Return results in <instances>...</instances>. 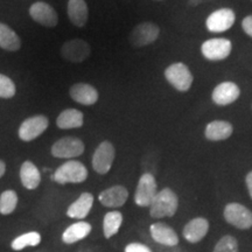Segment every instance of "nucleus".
I'll list each match as a JSON object with an SVG mask.
<instances>
[{"label":"nucleus","mask_w":252,"mask_h":252,"mask_svg":"<svg viewBox=\"0 0 252 252\" xmlns=\"http://www.w3.org/2000/svg\"><path fill=\"white\" fill-rule=\"evenodd\" d=\"M17 93L14 82L11 78L0 74V98H12Z\"/></svg>","instance_id":"nucleus-30"},{"label":"nucleus","mask_w":252,"mask_h":252,"mask_svg":"<svg viewBox=\"0 0 252 252\" xmlns=\"http://www.w3.org/2000/svg\"><path fill=\"white\" fill-rule=\"evenodd\" d=\"M41 242V235L36 231L27 232V234H24L19 236L12 242V249L15 251H21L23 249L27 247H37Z\"/></svg>","instance_id":"nucleus-27"},{"label":"nucleus","mask_w":252,"mask_h":252,"mask_svg":"<svg viewBox=\"0 0 252 252\" xmlns=\"http://www.w3.org/2000/svg\"><path fill=\"white\" fill-rule=\"evenodd\" d=\"M128 191L124 186H112L99 194L98 200L104 207L119 208L127 201Z\"/></svg>","instance_id":"nucleus-17"},{"label":"nucleus","mask_w":252,"mask_h":252,"mask_svg":"<svg viewBox=\"0 0 252 252\" xmlns=\"http://www.w3.org/2000/svg\"><path fill=\"white\" fill-rule=\"evenodd\" d=\"M49 122L46 116L37 115L27 118L19 127V138L23 141H32L40 137L48 127Z\"/></svg>","instance_id":"nucleus-9"},{"label":"nucleus","mask_w":252,"mask_h":252,"mask_svg":"<svg viewBox=\"0 0 252 252\" xmlns=\"http://www.w3.org/2000/svg\"><path fill=\"white\" fill-rule=\"evenodd\" d=\"M209 230V222L203 217H196V219L190 220L184 226L182 235L185 239L189 243H198L206 237Z\"/></svg>","instance_id":"nucleus-16"},{"label":"nucleus","mask_w":252,"mask_h":252,"mask_svg":"<svg viewBox=\"0 0 252 252\" xmlns=\"http://www.w3.org/2000/svg\"><path fill=\"white\" fill-rule=\"evenodd\" d=\"M235 12L230 8H220L213 12L206 20L207 30L212 33H223L235 24Z\"/></svg>","instance_id":"nucleus-12"},{"label":"nucleus","mask_w":252,"mask_h":252,"mask_svg":"<svg viewBox=\"0 0 252 252\" xmlns=\"http://www.w3.org/2000/svg\"><path fill=\"white\" fill-rule=\"evenodd\" d=\"M91 48L87 41L81 39L69 40L61 47V56L69 62L81 63L89 58Z\"/></svg>","instance_id":"nucleus-10"},{"label":"nucleus","mask_w":252,"mask_h":252,"mask_svg":"<svg viewBox=\"0 0 252 252\" xmlns=\"http://www.w3.org/2000/svg\"><path fill=\"white\" fill-rule=\"evenodd\" d=\"M123 224V215L119 212H109L103 220V232L105 238H111L121 229Z\"/></svg>","instance_id":"nucleus-26"},{"label":"nucleus","mask_w":252,"mask_h":252,"mask_svg":"<svg viewBox=\"0 0 252 252\" xmlns=\"http://www.w3.org/2000/svg\"><path fill=\"white\" fill-rule=\"evenodd\" d=\"M84 152V144L80 138L64 137L52 146V154L60 159H70L80 157Z\"/></svg>","instance_id":"nucleus-8"},{"label":"nucleus","mask_w":252,"mask_h":252,"mask_svg":"<svg viewBox=\"0 0 252 252\" xmlns=\"http://www.w3.org/2000/svg\"><path fill=\"white\" fill-rule=\"evenodd\" d=\"M30 15L34 21L45 27H55L59 23L55 9L43 1L34 2L30 8Z\"/></svg>","instance_id":"nucleus-14"},{"label":"nucleus","mask_w":252,"mask_h":252,"mask_svg":"<svg viewBox=\"0 0 252 252\" xmlns=\"http://www.w3.org/2000/svg\"><path fill=\"white\" fill-rule=\"evenodd\" d=\"M124 252H153L151 248L141 243H130L126 245Z\"/></svg>","instance_id":"nucleus-31"},{"label":"nucleus","mask_w":252,"mask_h":252,"mask_svg":"<svg viewBox=\"0 0 252 252\" xmlns=\"http://www.w3.org/2000/svg\"><path fill=\"white\" fill-rule=\"evenodd\" d=\"M158 194L156 178L150 173H145L138 181L134 193V202L139 207H150Z\"/></svg>","instance_id":"nucleus-4"},{"label":"nucleus","mask_w":252,"mask_h":252,"mask_svg":"<svg viewBox=\"0 0 252 252\" xmlns=\"http://www.w3.org/2000/svg\"><path fill=\"white\" fill-rule=\"evenodd\" d=\"M165 77L174 89L181 91V93H186L190 89L194 81V77L189 68L182 62H175L169 67H167L165 70Z\"/></svg>","instance_id":"nucleus-3"},{"label":"nucleus","mask_w":252,"mask_h":252,"mask_svg":"<svg viewBox=\"0 0 252 252\" xmlns=\"http://www.w3.org/2000/svg\"><path fill=\"white\" fill-rule=\"evenodd\" d=\"M88 178V169L83 163L76 160H69L56 169L52 175V180L56 184H81Z\"/></svg>","instance_id":"nucleus-2"},{"label":"nucleus","mask_w":252,"mask_h":252,"mask_svg":"<svg viewBox=\"0 0 252 252\" xmlns=\"http://www.w3.org/2000/svg\"><path fill=\"white\" fill-rule=\"evenodd\" d=\"M94 206V196L90 193H83L80 195L75 202L69 206L67 210V215L70 219L83 220L90 213L91 208Z\"/></svg>","instance_id":"nucleus-20"},{"label":"nucleus","mask_w":252,"mask_h":252,"mask_svg":"<svg viewBox=\"0 0 252 252\" xmlns=\"http://www.w3.org/2000/svg\"><path fill=\"white\" fill-rule=\"evenodd\" d=\"M213 252H238V242L232 236L226 235L217 242Z\"/></svg>","instance_id":"nucleus-29"},{"label":"nucleus","mask_w":252,"mask_h":252,"mask_svg":"<svg viewBox=\"0 0 252 252\" xmlns=\"http://www.w3.org/2000/svg\"><path fill=\"white\" fill-rule=\"evenodd\" d=\"M150 234L156 243L166 248H174L180 242L175 230L163 222L153 223L150 226Z\"/></svg>","instance_id":"nucleus-13"},{"label":"nucleus","mask_w":252,"mask_h":252,"mask_svg":"<svg viewBox=\"0 0 252 252\" xmlns=\"http://www.w3.org/2000/svg\"><path fill=\"white\" fill-rule=\"evenodd\" d=\"M242 28L249 36L252 37V15H248L242 21Z\"/></svg>","instance_id":"nucleus-32"},{"label":"nucleus","mask_w":252,"mask_h":252,"mask_svg":"<svg viewBox=\"0 0 252 252\" xmlns=\"http://www.w3.org/2000/svg\"><path fill=\"white\" fill-rule=\"evenodd\" d=\"M245 184H247L249 194H250V197L252 198V171L248 173L247 178H245Z\"/></svg>","instance_id":"nucleus-33"},{"label":"nucleus","mask_w":252,"mask_h":252,"mask_svg":"<svg viewBox=\"0 0 252 252\" xmlns=\"http://www.w3.org/2000/svg\"><path fill=\"white\" fill-rule=\"evenodd\" d=\"M68 17L70 23L76 27L86 26L89 11L86 0H69L68 1Z\"/></svg>","instance_id":"nucleus-19"},{"label":"nucleus","mask_w":252,"mask_h":252,"mask_svg":"<svg viewBox=\"0 0 252 252\" xmlns=\"http://www.w3.org/2000/svg\"><path fill=\"white\" fill-rule=\"evenodd\" d=\"M69 94L75 102L82 105H94L98 100V91L87 83H76L69 89Z\"/></svg>","instance_id":"nucleus-18"},{"label":"nucleus","mask_w":252,"mask_h":252,"mask_svg":"<svg viewBox=\"0 0 252 252\" xmlns=\"http://www.w3.org/2000/svg\"><path fill=\"white\" fill-rule=\"evenodd\" d=\"M18 204V195L14 190H5L0 195V214L9 215L15 210Z\"/></svg>","instance_id":"nucleus-28"},{"label":"nucleus","mask_w":252,"mask_h":252,"mask_svg":"<svg viewBox=\"0 0 252 252\" xmlns=\"http://www.w3.org/2000/svg\"><path fill=\"white\" fill-rule=\"evenodd\" d=\"M179 208V198L171 188H163L158 191L150 206V214L153 219H163L175 215Z\"/></svg>","instance_id":"nucleus-1"},{"label":"nucleus","mask_w":252,"mask_h":252,"mask_svg":"<svg viewBox=\"0 0 252 252\" xmlns=\"http://www.w3.org/2000/svg\"><path fill=\"white\" fill-rule=\"evenodd\" d=\"M160 34V28L153 23H141L130 34V42L134 47H144L153 43Z\"/></svg>","instance_id":"nucleus-11"},{"label":"nucleus","mask_w":252,"mask_h":252,"mask_svg":"<svg viewBox=\"0 0 252 252\" xmlns=\"http://www.w3.org/2000/svg\"><path fill=\"white\" fill-rule=\"evenodd\" d=\"M232 50V43L228 39L223 37H215L204 41L201 46V53L203 58L209 60V61L217 62L222 61L228 58Z\"/></svg>","instance_id":"nucleus-6"},{"label":"nucleus","mask_w":252,"mask_h":252,"mask_svg":"<svg viewBox=\"0 0 252 252\" xmlns=\"http://www.w3.org/2000/svg\"><path fill=\"white\" fill-rule=\"evenodd\" d=\"M56 124L62 130L82 127L84 124V116L76 109H67L60 113Z\"/></svg>","instance_id":"nucleus-24"},{"label":"nucleus","mask_w":252,"mask_h":252,"mask_svg":"<svg viewBox=\"0 0 252 252\" xmlns=\"http://www.w3.org/2000/svg\"><path fill=\"white\" fill-rule=\"evenodd\" d=\"M115 157V146L110 141L105 140L100 143L93 156V168L94 169V172L102 175L106 174L111 169Z\"/></svg>","instance_id":"nucleus-7"},{"label":"nucleus","mask_w":252,"mask_h":252,"mask_svg":"<svg viewBox=\"0 0 252 252\" xmlns=\"http://www.w3.org/2000/svg\"><path fill=\"white\" fill-rule=\"evenodd\" d=\"M5 172H6V163L2 161V160H0V179L4 176Z\"/></svg>","instance_id":"nucleus-34"},{"label":"nucleus","mask_w":252,"mask_h":252,"mask_svg":"<svg viewBox=\"0 0 252 252\" xmlns=\"http://www.w3.org/2000/svg\"><path fill=\"white\" fill-rule=\"evenodd\" d=\"M241 94V89L234 82H222L214 89L212 94L213 102L217 105L224 106L236 102Z\"/></svg>","instance_id":"nucleus-15"},{"label":"nucleus","mask_w":252,"mask_h":252,"mask_svg":"<svg viewBox=\"0 0 252 252\" xmlns=\"http://www.w3.org/2000/svg\"><path fill=\"white\" fill-rule=\"evenodd\" d=\"M234 132V127L229 122L214 121L206 126L204 135L208 140L220 141L228 139Z\"/></svg>","instance_id":"nucleus-21"},{"label":"nucleus","mask_w":252,"mask_h":252,"mask_svg":"<svg viewBox=\"0 0 252 252\" xmlns=\"http://www.w3.org/2000/svg\"><path fill=\"white\" fill-rule=\"evenodd\" d=\"M91 224L84 220H80V222L74 223L70 226H68L64 230L62 235V239L64 243L67 244H74L77 243L78 241H82L87 237L91 232Z\"/></svg>","instance_id":"nucleus-22"},{"label":"nucleus","mask_w":252,"mask_h":252,"mask_svg":"<svg viewBox=\"0 0 252 252\" xmlns=\"http://www.w3.org/2000/svg\"><path fill=\"white\" fill-rule=\"evenodd\" d=\"M21 47V40L7 25L0 23V48L8 52H17Z\"/></svg>","instance_id":"nucleus-25"},{"label":"nucleus","mask_w":252,"mask_h":252,"mask_svg":"<svg viewBox=\"0 0 252 252\" xmlns=\"http://www.w3.org/2000/svg\"><path fill=\"white\" fill-rule=\"evenodd\" d=\"M223 215L229 224L237 229L247 230L252 228V212L243 204L236 202L226 204Z\"/></svg>","instance_id":"nucleus-5"},{"label":"nucleus","mask_w":252,"mask_h":252,"mask_svg":"<svg viewBox=\"0 0 252 252\" xmlns=\"http://www.w3.org/2000/svg\"><path fill=\"white\" fill-rule=\"evenodd\" d=\"M20 180L25 188L33 190L39 187L41 174L37 167L32 161H25L20 168Z\"/></svg>","instance_id":"nucleus-23"}]
</instances>
